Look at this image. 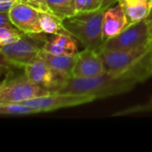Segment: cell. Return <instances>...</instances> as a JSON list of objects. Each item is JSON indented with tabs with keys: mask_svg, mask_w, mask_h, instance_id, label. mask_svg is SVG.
Segmentation results:
<instances>
[{
	"mask_svg": "<svg viewBox=\"0 0 152 152\" xmlns=\"http://www.w3.org/2000/svg\"><path fill=\"white\" fill-rule=\"evenodd\" d=\"M25 33L17 27H2L0 28V45H7L20 40Z\"/></svg>",
	"mask_w": 152,
	"mask_h": 152,
	"instance_id": "obj_17",
	"label": "cell"
},
{
	"mask_svg": "<svg viewBox=\"0 0 152 152\" xmlns=\"http://www.w3.org/2000/svg\"><path fill=\"white\" fill-rule=\"evenodd\" d=\"M128 20L122 6L118 4L104 12L102 21V38L103 41L118 35L128 27Z\"/></svg>",
	"mask_w": 152,
	"mask_h": 152,
	"instance_id": "obj_10",
	"label": "cell"
},
{
	"mask_svg": "<svg viewBox=\"0 0 152 152\" xmlns=\"http://www.w3.org/2000/svg\"><path fill=\"white\" fill-rule=\"evenodd\" d=\"M126 15L128 25L143 20L148 16L152 0H117Z\"/></svg>",
	"mask_w": 152,
	"mask_h": 152,
	"instance_id": "obj_13",
	"label": "cell"
},
{
	"mask_svg": "<svg viewBox=\"0 0 152 152\" xmlns=\"http://www.w3.org/2000/svg\"><path fill=\"white\" fill-rule=\"evenodd\" d=\"M40 26L42 32L47 35H69L63 26L62 20L47 12H40Z\"/></svg>",
	"mask_w": 152,
	"mask_h": 152,
	"instance_id": "obj_14",
	"label": "cell"
},
{
	"mask_svg": "<svg viewBox=\"0 0 152 152\" xmlns=\"http://www.w3.org/2000/svg\"><path fill=\"white\" fill-rule=\"evenodd\" d=\"M43 50L55 55H76L77 48L69 35H49L45 37Z\"/></svg>",
	"mask_w": 152,
	"mask_h": 152,
	"instance_id": "obj_11",
	"label": "cell"
},
{
	"mask_svg": "<svg viewBox=\"0 0 152 152\" xmlns=\"http://www.w3.org/2000/svg\"><path fill=\"white\" fill-rule=\"evenodd\" d=\"M0 1H5V0H0ZM7 1H15V2H17L18 0H7Z\"/></svg>",
	"mask_w": 152,
	"mask_h": 152,
	"instance_id": "obj_22",
	"label": "cell"
},
{
	"mask_svg": "<svg viewBox=\"0 0 152 152\" xmlns=\"http://www.w3.org/2000/svg\"><path fill=\"white\" fill-rule=\"evenodd\" d=\"M9 16L14 26L25 34L43 33L38 10L17 1L9 12Z\"/></svg>",
	"mask_w": 152,
	"mask_h": 152,
	"instance_id": "obj_9",
	"label": "cell"
},
{
	"mask_svg": "<svg viewBox=\"0 0 152 152\" xmlns=\"http://www.w3.org/2000/svg\"><path fill=\"white\" fill-rule=\"evenodd\" d=\"M151 102V103H152V99H151V102Z\"/></svg>",
	"mask_w": 152,
	"mask_h": 152,
	"instance_id": "obj_23",
	"label": "cell"
},
{
	"mask_svg": "<svg viewBox=\"0 0 152 152\" xmlns=\"http://www.w3.org/2000/svg\"><path fill=\"white\" fill-rule=\"evenodd\" d=\"M96 99L91 95L74 94H61L52 93L48 95L28 100L22 103L28 105L38 112H49L59 109L76 107L95 101Z\"/></svg>",
	"mask_w": 152,
	"mask_h": 152,
	"instance_id": "obj_6",
	"label": "cell"
},
{
	"mask_svg": "<svg viewBox=\"0 0 152 152\" xmlns=\"http://www.w3.org/2000/svg\"><path fill=\"white\" fill-rule=\"evenodd\" d=\"M152 46L149 45L130 51H101L105 71L112 77H118L134 65Z\"/></svg>",
	"mask_w": 152,
	"mask_h": 152,
	"instance_id": "obj_5",
	"label": "cell"
},
{
	"mask_svg": "<svg viewBox=\"0 0 152 152\" xmlns=\"http://www.w3.org/2000/svg\"><path fill=\"white\" fill-rule=\"evenodd\" d=\"M105 72L104 63L98 51L85 48L84 51L77 53L72 77H94L103 75Z\"/></svg>",
	"mask_w": 152,
	"mask_h": 152,
	"instance_id": "obj_8",
	"label": "cell"
},
{
	"mask_svg": "<svg viewBox=\"0 0 152 152\" xmlns=\"http://www.w3.org/2000/svg\"><path fill=\"white\" fill-rule=\"evenodd\" d=\"M110 0H76V13L91 12L106 8Z\"/></svg>",
	"mask_w": 152,
	"mask_h": 152,
	"instance_id": "obj_18",
	"label": "cell"
},
{
	"mask_svg": "<svg viewBox=\"0 0 152 152\" xmlns=\"http://www.w3.org/2000/svg\"><path fill=\"white\" fill-rule=\"evenodd\" d=\"M145 20H146V22L148 24L149 30H150V35H151V39L152 41V4L151 9H150V12L148 13V16L146 17Z\"/></svg>",
	"mask_w": 152,
	"mask_h": 152,
	"instance_id": "obj_21",
	"label": "cell"
},
{
	"mask_svg": "<svg viewBox=\"0 0 152 152\" xmlns=\"http://www.w3.org/2000/svg\"><path fill=\"white\" fill-rule=\"evenodd\" d=\"M50 12L61 20L76 14V0H47Z\"/></svg>",
	"mask_w": 152,
	"mask_h": 152,
	"instance_id": "obj_15",
	"label": "cell"
},
{
	"mask_svg": "<svg viewBox=\"0 0 152 152\" xmlns=\"http://www.w3.org/2000/svg\"><path fill=\"white\" fill-rule=\"evenodd\" d=\"M15 3V1H0V12H9Z\"/></svg>",
	"mask_w": 152,
	"mask_h": 152,
	"instance_id": "obj_20",
	"label": "cell"
},
{
	"mask_svg": "<svg viewBox=\"0 0 152 152\" xmlns=\"http://www.w3.org/2000/svg\"><path fill=\"white\" fill-rule=\"evenodd\" d=\"M39 113L37 110L22 102H0V114L6 116H24Z\"/></svg>",
	"mask_w": 152,
	"mask_h": 152,
	"instance_id": "obj_16",
	"label": "cell"
},
{
	"mask_svg": "<svg viewBox=\"0 0 152 152\" xmlns=\"http://www.w3.org/2000/svg\"><path fill=\"white\" fill-rule=\"evenodd\" d=\"M42 34H24L20 40L1 46L2 61L9 66L25 68L35 61L43 50L46 36Z\"/></svg>",
	"mask_w": 152,
	"mask_h": 152,
	"instance_id": "obj_2",
	"label": "cell"
},
{
	"mask_svg": "<svg viewBox=\"0 0 152 152\" xmlns=\"http://www.w3.org/2000/svg\"><path fill=\"white\" fill-rule=\"evenodd\" d=\"M106 9L76 13L63 20V26L70 36L78 40L85 48L99 52L104 43L102 38V21Z\"/></svg>",
	"mask_w": 152,
	"mask_h": 152,
	"instance_id": "obj_1",
	"label": "cell"
},
{
	"mask_svg": "<svg viewBox=\"0 0 152 152\" xmlns=\"http://www.w3.org/2000/svg\"><path fill=\"white\" fill-rule=\"evenodd\" d=\"M56 73L69 79L72 77V70L75 65L76 55H55L42 50L38 55Z\"/></svg>",
	"mask_w": 152,
	"mask_h": 152,
	"instance_id": "obj_12",
	"label": "cell"
},
{
	"mask_svg": "<svg viewBox=\"0 0 152 152\" xmlns=\"http://www.w3.org/2000/svg\"><path fill=\"white\" fill-rule=\"evenodd\" d=\"M151 43L148 24L145 20L129 25L118 35L108 39L101 51H130Z\"/></svg>",
	"mask_w": 152,
	"mask_h": 152,
	"instance_id": "obj_4",
	"label": "cell"
},
{
	"mask_svg": "<svg viewBox=\"0 0 152 152\" xmlns=\"http://www.w3.org/2000/svg\"><path fill=\"white\" fill-rule=\"evenodd\" d=\"M151 43H152V41H151Z\"/></svg>",
	"mask_w": 152,
	"mask_h": 152,
	"instance_id": "obj_24",
	"label": "cell"
},
{
	"mask_svg": "<svg viewBox=\"0 0 152 152\" xmlns=\"http://www.w3.org/2000/svg\"><path fill=\"white\" fill-rule=\"evenodd\" d=\"M52 93L31 82L25 74L13 77H6L0 86V102H23Z\"/></svg>",
	"mask_w": 152,
	"mask_h": 152,
	"instance_id": "obj_3",
	"label": "cell"
},
{
	"mask_svg": "<svg viewBox=\"0 0 152 152\" xmlns=\"http://www.w3.org/2000/svg\"><path fill=\"white\" fill-rule=\"evenodd\" d=\"M18 2L26 4L39 12H50V10L47 5V0H18Z\"/></svg>",
	"mask_w": 152,
	"mask_h": 152,
	"instance_id": "obj_19",
	"label": "cell"
},
{
	"mask_svg": "<svg viewBox=\"0 0 152 152\" xmlns=\"http://www.w3.org/2000/svg\"><path fill=\"white\" fill-rule=\"evenodd\" d=\"M24 74L34 84L53 93L56 92L68 80L53 71L39 56L24 68Z\"/></svg>",
	"mask_w": 152,
	"mask_h": 152,
	"instance_id": "obj_7",
	"label": "cell"
}]
</instances>
